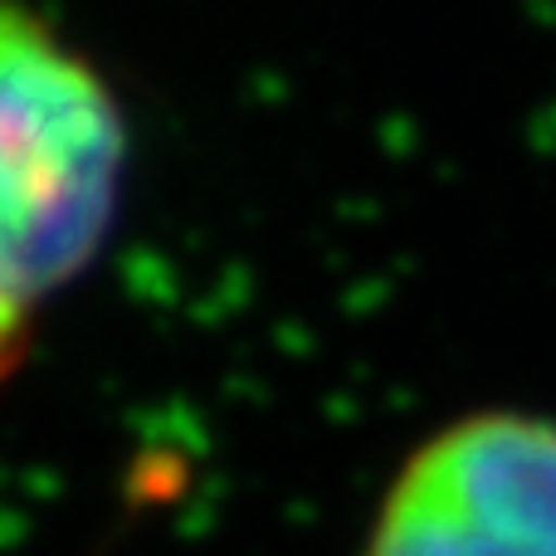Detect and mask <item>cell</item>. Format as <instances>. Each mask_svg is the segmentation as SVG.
<instances>
[{
  "label": "cell",
  "instance_id": "1",
  "mask_svg": "<svg viewBox=\"0 0 556 556\" xmlns=\"http://www.w3.org/2000/svg\"><path fill=\"white\" fill-rule=\"evenodd\" d=\"M117 181L123 117L103 78L0 5V337L98 254Z\"/></svg>",
  "mask_w": 556,
  "mask_h": 556
},
{
  "label": "cell",
  "instance_id": "2",
  "mask_svg": "<svg viewBox=\"0 0 556 556\" xmlns=\"http://www.w3.org/2000/svg\"><path fill=\"white\" fill-rule=\"evenodd\" d=\"M362 556H556V415L489 405L391 473Z\"/></svg>",
  "mask_w": 556,
  "mask_h": 556
}]
</instances>
